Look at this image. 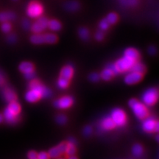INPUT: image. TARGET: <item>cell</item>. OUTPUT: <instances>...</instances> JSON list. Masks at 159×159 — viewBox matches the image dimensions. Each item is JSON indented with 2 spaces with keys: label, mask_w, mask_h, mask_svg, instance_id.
Wrapping results in <instances>:
<instances>
[{
  "label": "cell",
  "mask_w": 159,
  "mask_h": 159,
  "mask_svg": "<svg viewBox=\"0 0 159 159\" xmlns=\"http://www.w3.org/2000/svg\"><path fill=\"white\" fill-rule=\"evenodd\" d=\"M129 105L133 112L139 119H144L148 116V110L144 103L139 102L137 99H132L129 101Z\"/></svg>",
  "instance_id": "6da1fadb"
},
{
  "label": "cell",
  "mask_w": 159,
  "mask_h": 159,
  "mask_svg": "<svg viewBox=\"0 0 159 159\" xmlns=\"http://www.w3.org/2000/svg\"><path fill=\"white\" fill-rule=\"evenodd\" d=\"M57 38L55 34L47 33L40 34L35 33L30 37V41L34 44H41V43H55L57 41Z\"/></svg>",
  "instance_id": "7a4b0ae2"
},
{
  "label": "cell",
  "mask_w": 159,
  "mask_h": 159,
  "mask_svg": "<svg viewBox=\"0 0 159 159\" xmlns=\"http://www.w3.org/2000/svg\"><path fill=\"white\" fill-rule=\"evenodd\" d=\"M158 97V90L155 88H151L147 90L142 97V102L148 106H152L157 102Z\"/></svg>",
  "instance_id": "3957f363"
},
{
  "label": "cell",
  "mask_w": 159,
  "mask_h": 159,
  "mask_svg": "<svg viewBox=\"0 0 159 159\" xmlns=\"http://www.w3.org/2000/svg\"><path fill=\"white\" fill-rule=\"evenodd\" d=\"M136 61H135L134 60L130 58V57L125 56L122 58L118 60L116 63H114L115 66L118 71L119 73L125 72V71L130 70L131 67L133 66V65L136 63Z\"/></svg>",
  "instance_id": "277c9868"
},
{
  "label": "cell",
  "mask_w": 159,
  "mask_h": 159,
  "mask_svg": "<svg viewBox=\"0 0 159 159\" xmlns=\"http://www.w3.org/2000/svg\"><path fill=\"white\" fill-rule=\"evenodd\" d=\"M111 118L116 126H123L127 122V116L125 111L120 108H115L111 111Z\"/></svg>",
  "instance_id": "5b68a950"
},
{
  "label": "cell",
  "mask_w": 159,
  "mask_h": 159,
  "mask_svg": "<svg viewBox=\"0 0 159 159\" xmlns=\"http://www.w3.org/2000/svg\"><path fill=\"white\" fill-rule=\"evenodd\" d=\"M29 89H35V90L39 91L41 93V97L42 98H47L49 97L52 94V91L50 89L48 88H46L44 85L41 84L39 80L33 79L31 80L30 83H29Z\"/></svg>",
  "instance_id": "8992f818"
},
{
  "label": "cell",
  "mask_w": 159,
  "mask_h": 159,
  "mask_svg": "<svg viewBox=\"0 0 159 159\" xmlns=\"http://www.w3.org/2000/svg\"><path fill=\"white\" fill-rule=\"evenodd\" d=\"M43 11V6L38 2H32L29 4L27 9V13L28 16L33 18V19L41 16Z\"/></svg>",
  "instance_id": "52a82bcc"
},
{
  "label": "cell",
  "mask_w": 159,
  "mask_h": 159,
  "mask_svg": "<svg viewBox=\"0 0 159 159\" xmlns=\"http://www.w3.org/2000/svg\"><path fill=\"white\" fill-rule=\"evenodd\" d=\"M158 122L155 120L152 117H149V118H145V120L142 123V128L145 132L152 133L154 131L158 132Z\"/></svg>",
  "instance_id": "ba28073f"
},
{
  "label": "cell",
  "mask_w": 159,
  "mask_h": 159,
  "mask_svg": "<svg viewBox=\"0 0 159 159\" xmlns=\"http://www.w3.org/2000/svg\"><path fill=\"white\" fill-rule=\"evenodd\" d=\"M48 21V19L46 17H39L37 21L30 27L32 31L34 33H41L47 27Z\"/></svg>",
  "instance_id": "9c48e42d"
},
{
  "label": "cell",
  "mask_w": 159,
  "mask_h": 159,
  "mask_svg": "<svg viewBox=\"0 0 159 159\" xmlns=\"http://www.w3.org/2000/svg\"><path fill=\"white\" fill-rule=\"evenodd\" d=\"M74 102V99L71 97L65 96L61 97L55 102V106L60 109L68 108L72 105Z\"/></svg>",
  "instance_id": "30bf717a"
},
{
  "label": "cell",
  "mask_w": 159,
  "mask_h": 159,
  "mask_svg": "<svg viewBox=\"0 0 159 159\" xmlns=\"http://www.w3.org/2000/svg\"><path fill=\"white\" fill-rule=\"evenodd\" d=\"M66 143L63 142L57 145V147L50 149L48 152L49 157L50 158H57L61 154L65 153L66 149Z\"/></svg>",
  "instance_id": "8fae6325"
},
{
  "label": "cell",
  "mask_w": 159,
  "mask_h": 159,
  "mask_svg": "<svg viewBox=\"0 0 159 159\" xmlns=\"http://www.w3.org/2000/svg\"><path fill=\"white\" fill-rule=\"evenodd\" d=\"M142 74H141V73L131 71L125 77V82L128 85L136 84V83H139L140 80H142Z\"/></svg>",
  "instance_id": "7c38bea8"
},
{
  "label": "cell",
  "mask_w": 159,
  "mask_h": 159,
  "mask_svg": "<svg viewBox=\"0 0 159 159\" xmlns=\"http://www.w3.org/2000/svg\"><path fill=\"white\" fill-rule=\"evenodd\" d=\"M41 98V93L35 89H30L25 94L26 100L29 102H35Z\"/></svg>",
  "instance_id": "4fadbf2b"
},
{
  "label": "cell",
  "mask_w": 159,
  "mask_h": 159,
  "mask_svg": "<svg viewBox=\"0 0 159 159\" xmlns=\"http://www.w3.org/2000/svg\"><path fill=\"white\" fill-rule=\"evenodd\" d=\"M2 95L4 99H5L7 102H13V101H16L17 99V96L16 94L15 91L13 89L9 88V87H6L3 89L2 91Z\"/></svg>",
  "instance_id": "5bb4252c"
},
{
  "label": "cell",
  "mask_w": 159,
  "mask_h": 159,
  "mask_svg": "<svg viewBox=\"0 0 159 159\" xmlns=\"http://www.w3.org/2000/svg\"><path fill=\"white\" fill-rule=\"evenodd\" d=\"M74 75V68L71 65L65 66L61 71V77L70 80Z\"/></svg>",
  "instance_id": "9a60e30c"
},
{
  "label": "cell",
  "mask_w": 159,
  "mask_h": 159,
  "mask_svg": "<svg viewBox=\"0 0 159 159\" xmlns=\"http://www.w3.org/2000/svg\"><path fill=\"white\" fill-rule=\"evenodd\" d=\"M115 125L114 121L110 117H105L101 122V128L105 130H112L115 128Z\"/></svg>",
  "instance_id": "2e32d148"
},
{
  "label": "cell",
  "mask_w": 159,
  "mask_h": 159,
  "mask_svg": "<svg viewBox=\"0 0 159 159\" xmlns=\"http://www.w3.org/2000/svg\"><path fill=\"white\" fill-rule=\"evenodd\" d=\"M4 116H5V119H6V121H7V122L11 123V124L16 123L18 120H19V115L13 114V113L11 112V111H10L7 108L5 110V112H4Z\"/></svg>",
  "instance_id": "e0dca14e"
},
{
  "label": "cell",
  "mask_w": 159,
  "mask_h": 159,
  "mask_svg": "<svg viewBox=\"0 0 159 159\" xmlns=\"http://www.w3.org/2000/svg\"><path fill=\"white\" fill-rule=\"evenodd\" d=\"M125 56H127L130 58L134 60L135 61H138L139 57H140V55L138 50H136L134 48H128L125 51Z\"/></svg>",
  "instance_id": "ac0fdd59"
},
{
  "label": "cell",
  "mask_w": 159,
  "mask_h": 159,
  "mask_svg": "<svg viewBox=\"0 0 159 159\" xmlns=\"http://www.w3.org/2000/svg\"><path fill=\"white\" fill-rule=\"evenodd\" d=\"M19 68V70L24 73V74L27 72H30V71H34V66H33V63L28 62V61H25V62L20 63Z\"/></svg>",
  "instance_id": "d6986e66"
},
{
  "label": "cell",
  "mask_w": 159,
  "mask_h": 159,
  "mask_svg": "<svg viewBox=\"0 0 159 159\" xmlns=\"http://www.w3.org/2000/svg\"><path fill=\"white\" fill-rule=\"evenodd\" d=\"M16 19V14L13 12H2L0 13V21L5 22V21H12Z\"/></svg>",
  "instance_id": "ffe728a7"
},
{
  "label": "cell",
  "mask_w": 159,
  "mask_h": 159,
  "mask_svg": "<svg viewBox=\"0 0 159 159\" xmlns=\"http://www.w3.org/2000/svg\"><path fill=\"white\" fill-rule=\"evenodd\" d=\"M65 8L68 11H77L80 8V4L77 1H69L65 4Z\"/></svg>",
  "instance_id": "44dd1931"
},
{
  "label": "cell",
  "mask_w": 159,
  "mask_h": 159,
  "mask_svg": "<svg viewBox=\"0 0 159 159\" xmlns=\"http://www.w3.org/2000/svg\"><path fill=\"white\" fill-rule=\"evenodd\" d=\"M7 108H8L11 112H13V114L16 115H19L20 111H21V106H20L19 103L16 102V101H13V102H10Z\"/></svg>",
  "instance_id": "7402d4cb"
},
{
  "label": "cell",
  "mask_w": 159,
  "mask_h": 159,
  "mask_svg": "<svg viewBox=\"0 0 159 159\" xmlns=\"http://www.w3.org/2000/svg\"><path fill=\"white\" fill-rule=\"evenodd\" d=\"M47 27H49V30L52 31H58L61 29V24L58 21H57V20L52 19L48 21Z\"/></svg>",
  "instance_id": "603a6c76"
},
{
  "label": "cell",
  "mask_w": 159,
  "mask_h": 159,
  "mask_svg": "<svg viewBox=\"0 0 159 159\" xmlns=\"http://www.w3.org/2000/svg\"><path fill=\"white\" fill-rule=\"evenodd\" d=\"M114 75V73H113V71H111L110 69L107 67L106 69H105L104 70L102 71V73H101V75H100V77L102 79L104 80L107 81V80H110Z\"/></svg>",
  "instance_id": "cb8c5ba5"
},
{
  "label": "cell",
  "mask_w": 159,
  "mask_h": 159,
  "mask_svg": "<svg viewBox=\"0 0 159 159\" xmlns=\"http://www.w3.org/2000/svg\"><path fill=\"white\" fill-rule=\"evenodd\" d=\"M145 69H145V66L142 64V63H141L138 62V61H136V62L135 63L134 65H133V66L131 67L130 71H136V72L141 73V74L143 75V73H144Z\"/></svg>",
  "instance_id": "d4e9b609"
},
{
  "label": "cell",
  "mask_w": 159,
  "mask_h": 159,
  "mask_svg": "<svg viewBox=\"0 0 159 159\" xmlns=\"http://www.w3.org/2000/svg\"><path fill=\"white\" fill-rule=\"evenodd\" d=\"M66 153L69 156H73L76 152V148H75V144L69 142L66 143Z\"/></svg>",
  "instance_id": "484cf974"
},
{
  "label": "cell",
  "mask_w": 159,
  "mask_h": 159,
  "mask_svg": "<svg viewBox=\"0 0 159 159\" xmlns=\"http://www.w3.org/2000/svg\"><path fill=\"white\" fill-rule=\"evenodd\" d=\"M132 152L134 156L136 157H140L143 153V148L141 144H136L133 147Z\"/></svg>",
  "instance_id": "4316f807"
},
{
  "label": "cell",
  "mask_w": 159,
  "mask_h": 159,
  "mask_svg": "<svg viewBox=\"0 0 159 159\" xmlns=\"http://www.w3.org/2000/svg\"><path fill=\"white\" fill-rule=\"evenodd\" d=\"M69 80L66 79L64 77H61L57 81V85L61 89H66L69 86Z\"/></svg>",
  "instance_id": "83f0119b"
},
{
  "label": "cell",
  "mask_w": 159,
  "mask_h": 159,
  "mask_svg": "<svg viewBox=\"0 0 159 159\" xmlns=\"http://www.w3.org/2000/svg\"><path fill=\"white\" fill-rule=\"evenodd\" d=\"M80 37L83 40H87L89 37V30L86 28L82 27V28H80L78 31Z\"/></svg>",
  "instance_id": "f1b7e54d"
},
{
  "label": "cell",
  "mask_w": 159,
  "mask_h": 159,
  "mask_svg": "<svg viewBox=\"0 0 159 159\" xmlns=\"http://www.w3.org/2000/svg\"><path fill=\"white\" fill-rule=\"evenodd\" d=\"M106 19L110 25H114L118 20V16H117V15L115 13H111L106 17Z\"/></svg>",
  "instance_id": "f546056e"
},
{
  "label": "cell",
  "mask_w": 159,
  "mask_h": 159,
  "mask_svg": "<svg viewBox=\"0 0 159 159\" xmlns=\"http://www.w3.org/2000/svg\"><path fill=\"white\" fill-rule=\"evenodd\" d=\"M119 2L126 7H129V6L132 7V6L136 5L139 1L138 0H119Z\"/></svg>",
  "instance_id": "4dcf8cb0"
},
{
  "label": "cell",
  "mask_w": 159,
  "mask_h": 159,
  "mask_svg": "<svg viewBox=\"0 0 159 159\" xmlns=\"http://www.w3.org/2000/svg\"><path fill=\"white\" fill-rule=\"evenodd\" d=\"M67 118L65 115L63 114H60L56 117V122L60 125H63L66 122Z\"/></svg>",
  "instance_id": "1f68e13d"
},
{
  "label": "cell",
  "mask_w": 159,
  "mask_h": 159,
  "mask_svg": "<svg viewBox=\"0 0 159 159\" xmlns=\"http://www.w3.org/2000/svg\"><path fill=\"white\" fill-rule=\"evenodd\" d=\"M2 30L4 33H9V32L11 30V24H9L7 21L3 22L2 25Z\"/></svg>",
  "instance_id": "d6a6232c"
},
{
  "label": "cell",
  "mask_w": 159,
  "mask_h": 159,
  "mask_svg": "<svg viewBox=\"0 0 159 159\" xmlns=\"http://www.w3.org/2000/svg\"><path fill=\"white\" fill-rule=\"evenodd\" d=\"M109 25H110V24L108 23V21H107L106 19H102V21H100V23H99V27H100V29L102 30H105L108 29L109 27Z\"/></svg>",
  "instance_id": "836d02e7"
},
{
  "label": "cell",
  "mask_w": 159,
  "mask_h": 159,
  "mask_svg": "<svg viewBox=\"0 0 159 159\" xmlns=\"http://www.w3.org/2000/svg\"><path fill=\"white\" fill-rule=\"evenodd\" d=\"M89 79L92 82H97L100 79V75L97 74V73H92L89 75Z\"/></svg>",
  "instance_id": "e575fe53"
},
{
  "label": "cell",
  "mask_w": 159,
  "mask_h": 159,
  "mask_svg": "<svg viewBox=\"0 0 159 159\" xmlns=\"http://www.w3.org/2000/svg\"><path fill=\"white\" fill-rule=\"evenodd\" d=\"M25 77L27 80H31L34 79L35 78V72L34 71H30V72H27V73H25Z\"/></svg>",
  "instance_id": "d590c367"
},
{
  "label": "cell",
  "mask_w": 159,
  "mask_h": 159,
  "mask_svg": "<svg viewBox=\"0 0 159 159\" xmlns=\"http://www.w3.org/2000/svg\"><path fill=\"white\" fill-rule=\"evenodd\" d=\"M22 27L25 30H28L30 27H31V25H30V21L28 19H25L22 21Z\"/></svg>",
  "instance_id": "8d00e7d4"
},
{
  "label": "cell",
  "mask_w": 159,
  "mask_h": 159,
  "mask_svg": "<svg viewBox=\"0 0 159 159\" xmlns=\"http://www.w3.org/2000/svg\"><path fill=\"white\" fill-rule=\"evenodd\" d=\"M49 158V157L48 153L45 152H41L37 155V158L39 159H47Z\"/></svg>",
  "instance_id": "74e56055"
},
{
  "label": "cell",
  "mask_w": 159,
  "mask_h": 159,
  "mask_svg": "<svg viewBox=\"0 0 159 159\" xmlns=\"http://www.w3.org/2000/svg\"><path fill=\"white\" fill-rule=\"evenodd\" d=\"M5 83V77L3 72L0 70V87L3 86Z\"/></svg>",
  "instance_id": "f35d334b"
},
{
  "label": "cell",
  "mask_w": 159,
  "mask_h": 159,
  "mask_svg": "<svg viewBox=\"0 0 159 159\" xmlns=\"http://www.w3.org/2000/svg\"><path fill=\"white\" fill-rule=\"evenodd\" d=\"M91 133H92V128H91L90 126H86L83 130V134H84L85 136H89Z\"/></svg>",
  "instance_id": "ab89813d"
},
{
  "label": "cell",
  "mask_w": 159,
  "mask_h": 159,
  "mask_svg": "<svg viewBox=\"0 0 159 159\" xmlns=\"http://www.w3.org/2000/svg\"><path fill=\"white\" fill-rule=\"evenodd\" d=\"M37 155H38V153H37V152H35V151H30V152H28V155H27V156H28V158L30 159H36L37 158Z\"/></svg>",
  "instance_id": "60d3db41"
},
{
  "label": "cell",
  "mask_w": 159,
  "mask_h": 159,
  "mask_svg": "<svg viewBox=\"0 0 159 159\" xmlns=\"http://www.w3.org/2000/svg\"><path fill=\"white\" fill-rule=\"evenodd\" d=\"M95 37H96V39L98 40V41H102V40L103 39V38H104V34H103L102 32L99 31L96 33Z\"/></svg>",
  "instance_id": "b9f144b4"
},
{
  "label": "cell",
  "mask_w": 159,
  "mask_h": 159,
  "mask_svg": "<svg viewBox=\"0 0 159 159\" xmlns=\"http://www.w3.org/2000/svg\"><path fill=\"white\" fill-rule=\"evenodd\" d=\"M7 41H8L9 43H13L16 41V37L15 35H10L8 37H7Z\"/></svg>",
  "instance_id": "7bdbcfd3"
},
{
  "label": "cell",
  "mask_w": 159,
  "mask_h": 159,
  "mask_svg": "<svg viewBox=\"0 0 159 159\" xmlns=\"http://www.w3.org/2000/svg\"><path fill=\"white\" fill-rule=\"evenodd\" d=\"M107 67L110 69L111 70L113 71V73H114V75H117V74H118V73H119L114 64H109Z\"/></svg>",
  "instance_id": "ee69618b"
},
{
  "label": "cell",
  "mask_w": 159,
  "mask_h": 159,
  "mask_svg": "<svg viewBox=\"0 0 159 159\" xmlns=\"http://www.w3.org/2000/svg\"><path fill=\"white\" fill-rule=\"evenodd\" d=\"M148 52L150 55H155L156 52V49L154 47H150V48L148 49Z\"/></svg>",
  "instance_id": "f6af8a7d"
},
{
  "label": "cell",
  "mask_w": 159,
  "mask_h": 159,
  "mask_svg": "<svg viewBox=\"0 0 159 159\" xmlns=\"http://www.w3.org/2000/svg\"><path fill=\"white\" fill-rule=\"evenodd\" d=\"M2 120H3V116L0 114V122H2Z\"/></svg>",
  "instance_id": "bcb514c9"
},
{
  "label": "cell",
  "mask_w": 159,
  "mask_h": 159,
  "mask_svg": "<svg viewBox=\"0 0 159 159\" xmlns=\"http://www.w3.org/2000/svg\"><path fill=\"white\" fill-rule=\"evenodd\" d=\"M69 158L70 159H73V158H77L76 156H69Z\"/></svg>",
  "instance_id": "7dc6e473"
},
{
  "label": "cell",
  "mask_w": 159,
  "mask_h": 159,
  "mask_svg": "<svg viewBox=\"0 0 159 159\" xmlns=\"http://www.w3.org/2000/svg\"><path fill=\"white\" fill-rule=\"evenodd\" d=\"M14 1H16V0H14Z\"/></svg>",
  "instance_id": "c3c4849f"
}]
</instances>
